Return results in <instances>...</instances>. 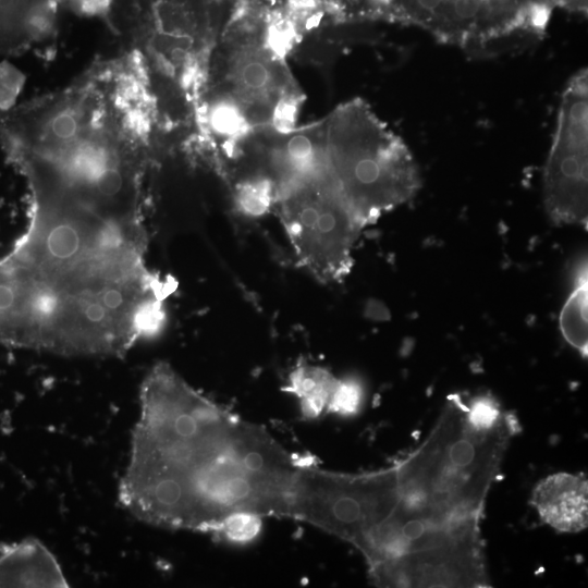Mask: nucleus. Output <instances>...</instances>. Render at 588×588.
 Segmentation results:
<instances>
[{
    "label": "nucleus",
    "mask_w": 588,
    "mask_h": 588,
    "mask_svg": "<svg viewBox=\"0 0 588 588\" xmlns=\"http://www.w3.org/2000/svg\"><path fill=\"white\" fill-rule=\"evenodd\" d=\"M30 191V219L0 257V344L120 356L163 319L147 269L144 179L88 146L7 152Z\"/></svg>",
    "instance_id": "nucleus-1"
},
{
    "label": "nucleus",
    "mask_w": 588,
    "mask_h": 588,
    "mask_svg": "<svg viewBox=\"0 0 588 588\" xmlns=\"http://www.w3.org/2000/svg\"><path fill=\"white\" fill-rule=\"evenodd\" d=\"M140 414L119 485L142 522L217 534L236 513L287 516L301 462L265 429L193 389L170 365L144 378Z\"/></svg>",
    "instance_id": "nucleus-2"
},
{
    "label": "nucleus",
    "mask_w": 588,
    "mask_h": 588,
    "mask_svg": "<svg viewBox=\"0 0 588 588\" xmlns=\"http://www.w3.org/2000/svg\"><path fill=\"white\" fill-rule=\"evenodd\" d=\"M270 39L229 35L210 51L195 111L222 150L259 131L292 128L301 96Z\"/></svg>",
    "instance_id": "nucleus-3"
},
{
    "label": "nucleus",
    "mask_w": 588,
    "mask_h": 588,
    "mask_svg": "<svg viewBox=\"0 0 588 588\" xmlns=\"http://www.w3.org/2000/svg\"><path fill=\"white\" fill-rule=\"evenodd\" d=\"M323 146L328 171L363 228L421 187L407 145L362 99L340 105L323 120Z\"/></svg>",
    "instance_id": "nucleus-4"
},
{
    "label": "nucleus",
    "mask_w": 588,
    "mask_h": 588,
    "mask_svg": "<svg viewBox=\"0 0 588 588\" xmlns=\"http://www.w3.org/2000/svg\"><path fill=\"white\" fill-rule=\"evenodd\" d=\"M301 266L321 282L351 271L362 224L343 198L327 164L303 172L281 186L273 206Z\"/></svg>",
    "instance_id": "nucleus-5"
},
{
    "label": "nucleus",
    "mask_w": 588,
    "mask_h": 588,
    "mask_svg": "<svg viewBox=\"0 0 588 588\" xmlns=\"http://www.w3.org/2000/svg\"><path fill=\"white\" fill-rule=\"evenodd\" d=\"M395 497L393 466L346 475L303 464L291 495L289 516L355 544L389 514Z\"/></svg>",
    "instance_id": "nucleus-6"
},
{
    "label": "nucleus",
    "mask_w": 588,
    "mask_h": 588,
    "mask_svg": "<svg viewBox=\"0 0 588 588\" xmlns=\"http://www.w3.org/2000/svg\"><path fill=\"white\" fill-rule=\"evenodd\" d=\"M543 204L555 224L588 223V72L577 71L561 96L543 171Z\"/></svg>",
    "instance_id": "nucleus-7"
},
{
    "label": "nucleus",
    "mask_w": 588,
    "mask_h": 588,
    "mask_svg": "<svg viewBox=\"0 0 588 588\" xmlns=\"http://www.w3.org/2000/svg\"><path fill=\"white\" fill-rule=\"evenodd\" d=\"M530 504L542 524L558 532L576 534L588 525V479L583 473H555L532 488Z\"/></svg>",
    "instance_id": "nucleus-8"
},
{
    "label": "nucleus",
    "mask_w": 588,
    "mask_h": 588,
    "mask_svg": "<svg viewBox=\"0 0 588 588\" xmlns=\"http://www.w3.org/2000/svg\"><path fill=\"white\" fill-rule=\"evenodd\" d=\"M64 0H0V54H19L52 37Z\"/></svg>",
    "instance_id": "nucleus-9"
},
{
    "label": "nucleus",
    "mask_w": 588,
    "mask_h": 588,
    "mask_svg": "<svg viewBox=\"0 0 588 588\" xmlns=\"http://www.w3.org/2000/svg\"><path fill=\"white\" fill-rule=\"evenodd\" d=\"M0 587H69L56 556L39 540L0 546Z\"/></svg>",
    "instance_id": "nucleus-10"
},
{
    "label": "nucleus",
    "mask_w": 588,
    "mask_h": 588,
    "mask_svg": "<svg viewBox=\"0 0 588 588\" xmlns=\"http://www.w3.org/2000/svg\"><path fill=\"white\" fill-rule=\"evenodd\" d=\"M340 383L327 369L302 364L291 372L286 389L299 399L305 416L317 417L323 409L329 411Z\"/></svg>",
    "instance_id": "nucleus-11"
},
{
    "label": "nucleus",
    "mask_w": 588,
    "mask_h": 588,
    "mask_svg": "<svg viewBox=\"0 0 588 588\" xmlns=\"http://www.w3.org/2000/svg\"><path fill=\"white\" fill-rule=\"evenodd\" d=\"M573 280L574 285L561 310L559 324L566 342L587 357L588 273L586 260L576 268Z\"/></svg>",
    "instance_id": "nucleus-12"
},
{
    "label": "nucleus",
    "mask_w": 588,
    "mask_h": 588,
    "mask_svg": "<svg viewBox=\"0 0 588 588\" xmlns=\"http://www.w3.org/2000/svg\"><path fill=\"white\" fill-rule=\"evenodd\" d=\"M260 516L249 513L233 514L222 523L216 535L232 542L250 541L260 530Z\"/></svg>",
    "instance_id": "nucleus-13"
},
{
    "label": "nucleus",
    "mask_w": 588,
    "mask_h": 588,
    "mask_svg": "<svg viewBox=\"0 0 588 588\" xmlns=\"http://www.w3.org/2000/svg\"><path fill=\"white\" fill-rule=\"evenodd\" d=\"M363 400L364 389L359 382L353 379L341 380L329 411L342 415H353L360 408Z\"/></svg>",
    "instance_id": "nucleus-14"
},
{
    "label": "nucleus",
    "mask_w": 588,
    "mask_h": 588,
    "mask_svg": "<svg viewBox=\"0 0 588 588\" xmlns=\"http://www.w3.org/2000/svg\"><path fill=\"white\" fill-rule=\"evenodd\" d=\"M23 85L24 76L21 71L8 62H0V111L15 106Z\"/></svg>",
    "instance_id": "nucleus-15"
},
{
    "label": "nucleus",
    "mask_w": 588,
    "mask_h": 588,
    "mask_svg": "<svg viewBox=\"0 0 588 588\" xmlns=\"http://www.w3.org/2000/svg\"><path fill=\"white\" fill-rule=\"evenodd\" d=\"M117 0H64V3L76 14L87 17H99L114 29L111 14Z\"/></svg>",
    "instance_id": "nucleus-16"
},
{
    "label": "nucleus",
    "mask_w": 588,
    "mask_h": 588,
    "mask_svg": "<svg viewBox=\"0 0 588 588\" xmlns=\"http://www.w3.org/2000/svg\"><path fill=\"white\" fill-rule=\"evenodd\" d=\"M551 1L563 7H573L578 10H584V5L586 7V0H551Z\"/></svg>",
    "instance_id": "nucleus-17"
}]
</instances>
